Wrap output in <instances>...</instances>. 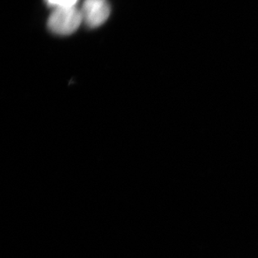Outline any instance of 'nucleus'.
Wrapping results in <instances>:
<instances>
[{"mask_svg": "<svg viewBox=\"0 0 258 258\" xmlns=\"http://www.w3.org/2000/svg\"><path fill=\"white\" fill-rule=\"evenodd\" d=\"M82 22L81 11L76 6L57 8L49 15L48 28L54 34L69 35L75 33Z\"/></svg>", "mask_w": 258, "mask_h": 258, "instance_id": "1", "label": "nucleus"}, {"mask_svg": "<svg viewBox=\"0 0 258 258\" xmlns=\"http://www.w3.org/2000/svg\"><path fill=\"white\" fill-rule=\"evenodd\" d=\"M81 11L88 27L97 28L108 20L110 6L107 0H85Z\"/></svg>", "mask_w": 258, "mask_h": 258, "instance_id": "2", "label": "nucleus"}, {"mask_svg": "<svg viewBox=\"0 0 258 258\" xmlns=\"http://www.w3.org/2000/svg\"><path fill=\"white\" fill-rule=\"evenodd\" d=\"M47 5L54 9L57 8L74 7L78 0H45Z\"/></svg>", "mask_w": 258, "mask_h": 258, "instance_id": "3", "label": "nucleus"}]
</instances>
